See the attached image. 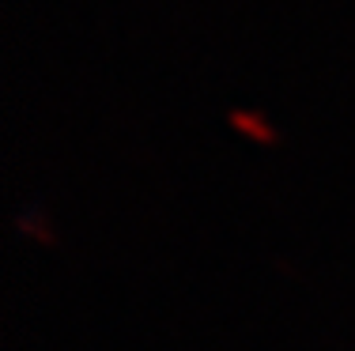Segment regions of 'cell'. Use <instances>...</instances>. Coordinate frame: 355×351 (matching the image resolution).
Segmentation results:
<instances>
[{"instance_id":"obj_1","label":"cell","mask_w":355,"mask_h":351,"mask_svg":"<svg viewBox=\"0 0 355 351\" xmlns=\"http://www.w3.org/2000/svg\"><path fill=\"white\" fill-rule=\"evenodd\" d=\"M227 121H231V129H234V132H242V136L253 140V144L272 147L276 140H280V132H276L272 125H268L257 110H231V114H227Z\"/></svg>"},{"instance_id":"obj_2","label":"cell","mask_w":355,"mask_h":351,"mask_svg":"<svg viewBox=\"0 0 355 351\" xmlns=\"http://www.w3.org/2000/svg\"><path fill=\"white\" fill-rule=\"evenodd\" d=\"M15 227H19V234H27V238H35L38 246H57L53 219H49V212H42V208H27V212H19V219H15Z\"/></svg>"}]
</instances>
